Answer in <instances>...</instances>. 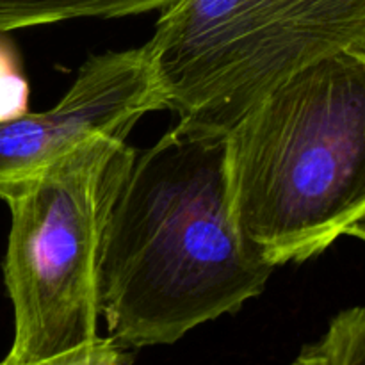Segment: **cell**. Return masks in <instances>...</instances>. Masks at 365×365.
Returning <instances> with one entry per match:
<instances>
[{
	"instance_id": "1",
	"label": "cell",
	"mask_w": 365,
	"mask_h": 365,
	"mask_svg": "<svg viewBox=\"0 0 365 365\" xmlns=\"http://www.w3.org/2000/svg\"><path fill=\"white\" fill-rule=\"evenodd\" d=\"M274 269L232 216L227 134L178 121L135 150L100 257V312L120 348L173 344L237 312Z\"/></svg>"
},
{
	"instance_id": "2",
	"label": "cell",
	"mask_w": 365,
	"mask_h": 365,
	"mask_svg": "<svg viewBox=\"0 0 365 365\" xmlns=\"http://www.w3.org/2000/svg\"><path fill=\"white\" fill-rule=\"evenodd\" d=\"M230 210L274 267L305 262L365 216V50L307 64L227 132Z\"/></svg>"
},
{
	"instance_id": "3",
	"label": "cell",
	"mask_w": 365,
	"mask_h": 365,
	"mask_svg": "<svg viewBox=\"0 0 365 365\" xmlns=\"http://www.w3.org/2000/svg\"><path fill=\"white\" fill-rule=\"evenodd\" d=\"M134 155L121 139H89L4 200V282L14 310L7 359L45 362L100 339L103 235Z\"/></svg>"
},
{
	"instance_id": "4",
	"label": "cell",
	"mask_w": 365,
	"mask_h": 365,
	"mask_svg": "<svg viewBox=\"0 0 365 365\" xmlns=\"http://www.w3.org/2000/svg\"><path fill=\"white\" fill-rule=\"evenodd\" d=\"M145 48L166 109L227 134L307 64L365 50V0H177Z\"/></svg>"
},
{
	"instance_id": "5",
	"label": "cell",
	"mask_w": 365,
	"mask_h": 365,
	"mask_svg": "<svg viewBox=\"0 0 365 365\" xmlns=\"http://www.w3.org/2000/svg\"><path fill=\"white\" fill-rule=\"evenodd\" d=\"M163 109L145 45L89 57L57 106L0 121V200L82 143L125 141L145 114Z\"/></svg>"
},
{
	"instance_id": "6",
	"label": "cell",
	"mask_w": 365,
	"mask_h": 365,
	"mask_svg": "<svg viewBox=\"0 0 365 365\" xmlns=\"http://www.w3.org/2000/svg\"><path fill=\"white\" fill-rule=\"evenodd\" d=\"M177 0H0V32L73 18H118L163 11Z\"/></svg>"
},
{
	"instance_id": "7",
	"label": "cell",
	"mask_w": 365,
	"mask_h": 365,
	"mask_svg": "<svg viewBox=\"0 0 365 365\" xmlns=\"http://www.w3.org/2000/svg\"><path fill=\"white\" fill-rule=\"evenodd\" d=\"M291 365H365V305L339 312Z\"/></svg>"
},
{
	"instance_id": "8",
	"label": "cell",
	"mask_w": 365,
	"mask_h": 365,
	"mask_svg": "<svg viewBox=\"0 0 365 365\" xmlns=\"http://www.w3.org/2000/svg\"><path fill=\"white\" fill-rule=\"evenodd\" d=\"M29 110V82L21 71L18 52L0 38V121Z\"/></svg>"
},
{
	"instance_id": "9",
	"label": "cell",
	"mask_w": 365,
	"mask_h": 365,
	"mask_svg": "<svg viewBox=\"0 0 365 365\" xmlns=\"http://www.w3.org/2000/svg\"><path fill=\"white\" fill-rule=\"evenodd\" d=\"M89 346H91V344H89ZM77 351H78V349H75V351L66 353V355H61V356H56V359H50V360H45V362H36V364H18V362H14V360L7 359V356H6V359L0 362V365H66L71 360V356H73Z\"/></svg>"
},
{
	"instance_id": "10",
	"label": "cell",
	"mask_w": 365,
	"mask_h": 365,
	"mask_svg": "<svg viewBox=\"0 0 365 365\" xmlns=\"http://www.w3.org/2000/svg\"><path fill=\"white\" fill-rule=\"evenodd\" d=\"M346 235H351V237H356L365 242V216L362 220L356 221L355 225H351V227L348 228V232H346Z\"/></svg>"
}]
</instances>
